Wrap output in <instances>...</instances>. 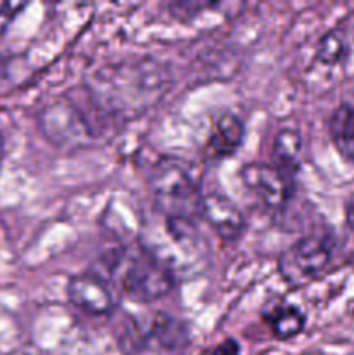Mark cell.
Returning <instances> with one entry per match:
<instances>
[{"label": "cell", "mask_w": 354, "mask_h": 355, "mask_svg": "<svg viewBox=\"0 0 354 355\" xmlns=\"http://www.w3.org/2000/svg\"><path fill=\"white\" fill-rule=\"evenodd\" d=\"M302 153V137L294 128H283L276 134L273 142V165L294 180L298 172Z\"/></svg>", "instance_id": "obj_11"}, {"label": "cell", "mask_w": 354, "mask_h": 355, "mask_svg": "<svg viewBox=\"0 0 354 355\" xmlns=\"http://www.w3.org/2000/svg\"><path fill=\"white\" fill-rule=\"evenodd\" d=\"M28 7L23 0H0V35L9 30L17 16Z\"/></svg>", "instance_id": "obj_15"}, {"label": "cell", "mask_w": 354, "mask_h": 355, "mask_svg": "<svg viewBox=\"0 0 354 355\" xmlns=\"http://www.w3.org/2000/svg\"><path fill=\"white\" fill-rule=\"evenodd\" d=\"M347 52V40L340 30L328 31L325 37L319 40L316 58L325 64H335L346 58Z\"/></svg>", "instance_id": "obj_14"}, {"label": "cell", "mask_w": 354, "mask_h": 355, "mask_svg": "<svg viewBox=\"0 0 354 355\" xmlns=\"http://www.w3.org/2000/svg\"><path fill=\"white\" fill-rule=\"evenodd\" d=\"M264 318L273 329V335L280 340H287L298 335L305 324L304 314L295 305L290 304L273 305L269 311H266Z\"/></svg>", "instance_id": "obj_13"}, {"label": "cell", "mask_w": 354, "mask_h": 355, "mask_svg": "<svg viewBox=\"0 0 354 355\" xmlns=\"http://www.w3.org/2000/svg\"><path fill=\"white\" fill-rule=\"evenodd\" d=\"M110 263L111 272L120 276L118 279L125 297L139 304L160 300L174 288L172 270L146 250L134 255H120L110 260Z\"/></svg>", "instance_id": "obj_3"}, {"label": "cell", "mask_w": 354, "mask_h": 355, "mask_svg": "<svg viewBox=\"0 0 354 355\" xmlns=\"http://www.w3.org/2000/svg\"><path fill=\"white\" fill-rule=\"evenodd\" d=\"M69 302L90 315H108L117 305L110 281L96 272L75 274L66 284Z\"/></svg>", "instance_id": "obj_7"}, {"label": "cell", "mask_w": 354, "mask_h": 355, "mask_svg": "<svg viewBox=\"0 0 354 355\" xmlns=\"http://www.w3.org/2000/svg\"><path fill=\"white\" fill-rule=\"evenodd\" d=\"M169 82L162 64L153 59H132L97 71L90 94L101 111L134 114L162 99Z\"/></svg>", "instance_id": "obj_1"}, {"label": "cell", "mask_w": 354, "mask_h": 355, "mask_svg": "<svg viewBox=\"0 0 354 355\" xmlns=\"http://www.w3.org/2000/svg\"><path fill=\"white\" fill-rule=\"evenodd\" d=\"M332 243L326 236H304L280 257V272L290 284L319 276L332 260Z\"/></svg>", "instance_id": "obj_5"}, {"label": "cell", "mask_w": 354, "mask_h": 355, "mask_svg": "<svg viewBox=\"0 0 354 355\" xmlns=\"http://www.w3.org/2000/svg\"><path fill=\"white\" fill-rule=\"evenodd\" d=\"M243 184L266 207L281 208L292 194L294 180L288 179L273 163H246L239 172Z\"/></svg>", "instance_id": "obj_6"}, {"label": "cell", "mask_w": 354, "mask_h": 355, "mask_svg": "<svg viewBox=\"0 0 354 355\" xmlns=\"http://www.w3.org/2000/svg\"><path fill=\"white\" fill-rule=\"evenodd\" d=\"M210 355H239V347L236 343V340L228 338L222 343H219Z\"/></svg>", "instance_id": "obj_16"}, {"label": "cell", "mask_w": 354, "mask_h": 355, "mask_svg": "<svg viewBox=\"0 0 354 355\" xmlns=\"http://www.w3.org/2000/svg\"><path fill=\"white\" fill-rule=\"evenodd\" d=\"M346 218H347V224H349V227L354 231V194H353V196H351V200L347 201Z\"/></svg>", "instance_id": "obj_17"}, {"label": "cell", "mask_w": 354, "mask_h": 355, "mask_svg": "<svg viewBox=\"0 0 354 355\" xmlns=\"http://www.w3.org/2000/svg\"><path fill=\"white\" fill-rule=\"evenodd\" d=\"M330 135L344 158L354 163V94L344 97L330 118Z\"/></svg>", "instance_id": "obj_10"}, {"label": "cell", "mask_w": 354, "mask_h": 355, "mask_svg": "<svg viewBox=\"0 0 354 355\" xmlns=\"http://www.w3.org/2000/svg\"><path fill=\"white\" fill-rule=\"evenodd\" d=\"M38 123L45 137L62 149L85 148L96 137L89 118L68 97L47 104L42 110Z\"/></svg>", "instance_id": "obj_4"}, {"label": "cell", "mask_w": 354, "mask_h": 355, "mask_svg": "<svg viewBox=\"0 0 354 355\" xmlns=\"http://www.w3.org/2000/svg\"><path fill=\"white\" fill-rule=\"evenodd\" d=\"M146 328V342H155L165 350H177L187 342V329L184 322L167 314H156Z\"/></svg>", "instance_id": "obj_12"}, {"label": "cell", "mask_w": 354, "mask_h": 355, "mask_svg": "<svg viewBox=\"0 0 354 355\" xmlns=\"http://www.w3.org/2000/svg\"><path fill=\"white\" fill-rule=\"evenodd\" d=\"M245 137V123L235 113H224L219 116L212 128L207 144V156L212 159L228 158L235 155Z\"/></svg>", "instance_id": "obj_9"}, {"label": "cell", "mask_w": 354, "mask_h": 355, "mask_svg": "<svg viewBox=\"0 0 354 355\" xmlns=\"http://www.w3.org/2000/svg\"><path fill=\"white\" fill-rule=\"evenodd\" d=\"M3 155H6V142H3V135L0 134V165H2Z\"/></svg>", "instance_id": "obj_18"}, {"label": "cell", "mask_w": 354, "mask_h": 355, "mask_svg": "<svg viewBox=\"0 0 354 355\" xmlns=\"http://www.w3.org/2000/svg\"><path fill=\"white\" fill-rule=\"evenodd\" d=\"M312 355H319V354H312Z\"/></svg>", "instance_id": "obj_19"}, {"label": "cell", "mask_w": 354, "mask_h": 355, "mask_svg": "<svg viewBox=\"0 0 354 355\" xmlns=\"http://www.w3.org/2000/svg\"><path fill=\"white\" fill-rule=\"evenodd\" d=\"M149 189L165 215L191 218V211L200 210L193 166L180 158L163 156L149 170Z\"/></svg>", "instance_id": "obj_2"}, {"label": "cell", "mask_w": 354, "mask_h": 355, "mask_svg": "<svg viewBox=\"0 0 354 355\" xmlns=\"http://www.w3.org/2000/svg\"><path fill=\"white\" fill-rule=\"evenodd\" d=\"M198 211L222 239H236L245 229V217L238 205L217 191L201 194Z\"/></svg>", "instance_id": "obj_8"}]
</instances>
